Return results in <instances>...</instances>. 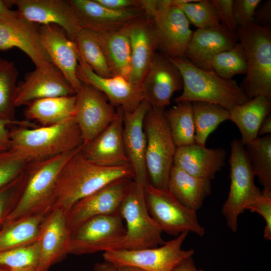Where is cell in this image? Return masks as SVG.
<instances>
[{
  "instance_id": "obj_1",
  "label": "cell",
  "mask_w": 271,
  "mask_h": 271,
  "mask_svg": "<svg viewBox=\"0 0 271 271\" xmlns=\"http://www.w3.org/2000/svg\"><path fill=\"white\" fill-rule=\"evenodd\" d=\"M81 147L65 164L57 180L54 209L61 210L66 215L76 202L108 184L122 178L134 179L130 165L106 167L94 164L84 157Z\"/></svg>"
},
{
  "instance_id": "obj_2",
  "label": "cell",
  "mask_w": 271,
  "mask_h": 271,
  "mask_svg": "<svg viewBox=\"0 0 271 271\" xmlns=\"http://www.w3.org/2000/svg\"><path fill=\"white\" fill-rule=\"evenodd\" d=\"M80 148L52 158L27 163L25 168L27 178L22 195L4 224L28 217H46L54 209L59 173Z\"/></svg>"
},
{
  "instance_id": "obj_3",
  "label": "cell",
  "mask_w": 271,
  "mask_h": 271,
  "mask_svg": "<svg viewBox=\"0 0 271 271\" xmlns=\"http://www.w3.org/2000/svg\"><path fill=\"white\" fill-rule=\"evenodd\" d=\"M16 126L10 130V150L27 163L62 155L83 145L74 116L52 125Z\"/></svg>"
},
{
  "instance_id": "obj_4",
  "label": "cell",
  "mask_w": 271,
  "mask_h": 271,
  "mask_svg": "<svg viewBox=\"0 0 271 271\" xmlns=\"http://www.w3.org/2000/svg\"><path fill=\"white\" fill-rule=\"evenodd\" d=\"M167 58L178 68L183 80V91L175 98L176 102H208L230 111L249 100L235 80L200 68L185 57Z\"/></svg>"
},
{
  "instance_id": "obj_5",
  "label": "cell",
  "mask_w": 271,
  "mask_h": 271,
  "mask_svg": "<svg viewBox=\"0 0 271 271\" xmlns=\"http://www.w3.org/2000/svg\"><path fill=\"white\" fill-rule=\"evenodd\" d=\"M247 70L240 86L249 99L263 96L271 100V28L251 23L238 27Z\"/></svg>"
},
{
  "instance_id": "obj_6",
  "label": "cell",
  "mask_w": 271,
  "mask_h": 271,
  "mask_svg": "<svg viewBox=\"0 0 271 271\" xmlns=\"http://www.w3.org/2000/svg\"><path fill=\"white\" fill-rule=\"evenodd\" d=\"M146 136V166L150 184L168 189L176 147L165 115L164 108L151 106L144 121Z\"/></svg>"
},
{
  "instance_id": "obj_7",
  "label": "cell",
  "mask_w": 271,
  "mask_h": 271,
  "mask_svg": "<svg viewBox=\"0 0 271 271\" xmlns=\"http://www.w3.org/2000/svg\"><path fill=\"white\" fill-rule=\"evenodd\" d=\"M119 212L125 222L126 233L117 250L153 248L165 243L163 231L148 210L144 186L133 180Z\"/></svg>"
},
{
  "instance_id": "obj_8",
  "label": "cell",
  "mask_w": 271,
  "mask_h": 271,
  "mask_svg": "<svg viewBox=\"0 0 271 271\" xmlns=\"http://www.w3.org/2000/svg\"><path fill=\"white\" fill-rule=\"evenodd\" d=\"M230 147V185L222 213L227 226L236 232L239 215L260 196L261 191L255 184V175L244 146L234 139Z\"/></svg>"
},
{
  "instance_id": "obj_9",
  "label": "cell",
  "mask_w": 271,
  "mask_h": 271,
  "mask_svg": "<svg viewBox=\"0 0 271 271\" xmlns=\"http://www.w3.org/2000/svg\"><path fill=\"white\" fill-rule=\"evenodd\" d=\"M119 211L91 217L70 231V254L117 250L126 233Z\"/></svg>"
},
{
  "instance_id": "obj_10",
  "label": "cell",
  "mask_w": 271,
  "mask_h": 271,
  "mask_svg": "<svg viewBox=\"0 0 271 271\" xmlns=\"http://www.w3.org/2000/svg\"><path fill=\"white\" fill-rule=\"evenodd\" d=\"M188 233L183 232L160 247L108 251L103 252V257L116 267L127 266L145 271H173L178 264L195 253L192 249H182Z\"/></svg>"
},
{
  "instance_id": "obj_11",
  "label": "cell",
  "mask_w": 271,
  "mask_h": 271,
  "mask_svg": "<svg viewBox=\"0 0 271 271\" xmlns=\"http://www.w3.org/2000/svg\"><path fill=\"white\" fill-rule=\"evenodd\" d=\"M144 193L149 212L163 232L176 237L185 231L199 236L204 234L196 212L181 204L168 189L156 188L149 183Z\"/></svg>"
},
{
  "instance_id": "obj_12",
  "label": "cell",
  "mask_w": 271,
  "mask_h": 271,
  "mask_svg": "<svg viewBox=\"0 0 271 271\" xmlns=\"http://www.w3.org/2000/svg\"><path fill=\"white\" fill-rule=\"evenodd\" d=\"M74 118L85 145L104 129L115 118L117 110L105 96L93 86L82 83L76 93Z\"/></svg>"
},
{
  "instance_id": "obj_13",
  "label": "cell",
  "mask_w": 271,
  "mask_h": 271,
  "mask_svg": "<svg viewBox=\"0 0 271 271\" xmlns=\"http://www.w3.org/2000/svg\"><path fill=\"white\" fill-rule=\"evenodd\" d=\"M133 182L131 178L117 179L76 202L67 214L70 230L91 217L119 211Z\"/></svg>"
},
{
  "instance_id": "obj_14",
  "label": "cell",
  "mask_w": 271,
  "mask_h": 271,
  "mask_svg": "<svg viewBox=\"0 0 271 271\" xmlns=\"http://www.w3.org/2000/svg\"><path fill=\"white\" fill-rule=\"evenodd\" d=\"M8 5H15L25 20L42 25H55L61 28L74 41L81 28L78 18L70 1L12 0Z\"/></svg>"
},
{
  "instance_id": "obj_15",
  "label": "cell",
  "mask_w": 271,
  "mask_h": 271,
  "mask_svg": "<svg viewBox=\"0 0 271 271\" xmlns=\"http://www.w3.org/2000/svg\"><path fill=\"white\" fill-rule=\"evenodd\" d=\"M178 68L162 54H155L141 84L144 99L152 106L165 108L174 93L183 89Z\"/></svg>"
},
{
  "instance_id": "obj_16",
  "label": "cell",
  "mask_w": 271,
  "mask_h": 271,
  "mask_svg": "<svg viewBox=\"0 0 271 271\" xmlns=\"http://www.w3.org/2000/svg\"><path fill=\"white\" fill-rule=\"evenodd\" d=\"M70 236L66 214L59 209H53L45 217L36 241L38 271H49L70 254Z\"/></svg>"
},
{
  "instance_id": "obj_17",
  "label": "cell",
  "mask_w": 271,
  "mask_h": 271,
  "mask_svg": "<svg viewBox=\"0 0 271 271\" xmlns=\"http://www.w3.org/2000/svg\"><path fill=\"white\" fill-rule=\"evenodd\" d=\"M131 61L128 81L141 87L143 79L159 47L152 18L145 15L127 25Z\"/></svg>"
},
{
  "instance_id": "obj_18",
  "label": "cell",
  "mask_w": 271,
  "mask_h": 271,
  "mask_svg": "<svg viewBox=\"0 0 271 271\" xmlns=\"http://www.w3.org/2000/svg\"><path fill=\"white\" fill-rule=\"evenodd\" d=\"M41 43L52 63L77 93L82 83L77 75L78 52L76 43L65 32L55 25L39 27Z\"/></svg>"
},
{
  "instance_id": "obj_19",
  "label": "cell",
  "mask_w": 271,
  "mask_h": 271,
  "mask_svg": "<svg viewBox=\"0 0 271 271\" xmlns=\"http://www.w3.org/2000/svg\"><path fill=\"white\" fill-rule=\"evenodd\" d=\"M152 18L162 54L170 58L185 57L193 31L181 9L171 6L157 10Z\"/></svg>"
},
{
  "instance_id": "obj_20",
  "label": "cell",
  "mask_w": 271,
  "mask_h": 271,
  "mask_svg": "<svg viewBox=\"0 0 271 271\" xmlns=\"http://www.w3.org/2000/svg\"><path fill=\"white\" fill-rule=\"evenodd\" d=\"M150 106L144 99L134 110L123 112L124 149L134 172V181L144 187L149 183L145 161L146 136L144 121Z\"/></svg>"
},
{
  "instance_id": "obj_21",
  "label": "cell",
  "mask_w": 271,
  "mask_h": 271,
  "mask_svg": "<svg viewBox=\"0 0 271 271\" xmlns=\"http://www.w3.org/2000/svg\"><path fill=\"white\" fill-rule=\"evenodd\" d=\"M117 114L109 125L88 144L81 152L89 161L106 167L130 165L124 149L123 136V111Z\"/></svg>"
},
{
  "instance_id": "obj_22",
  "label": "cell",
  "mask_w": 271,
  "mask_h": 271,
  "mask_svg": "<svg viewBox=\"0 0 271 271\" xmlns=\"http://www.w3.org/2000/svg\"><path fill=\"white\" fill-rule=\"evenodd\" d=\"M77 75L82 83L99 90L114 108H120L123 112L134 110L144 100L141 87L120 76L107 78L97 74L79 56Z\"/></svg>"
},
{
  "instance_id": "obj_23",
  "label": "cell",
  "mask_w": 271,
  "mask_h": 271,
  "mask_svg": "<svg viewBox=\"0 0 271 271\" xmlns=\"http://www.w3.org/2000/svg\"><path fill=\"white\" fill-rule=\"evenodd\" d=\"M13 48L23 51L36 68L54 65L41 43L39 27L22 17L10 23L0 22V50Z\"/></svg>"
},
{
  "instance_id": "obj_24",
  "label": "cell",
  "mask_w": 271,
  "mask_h": 271,
  "mask_svg": "<svg viewBox=\"0 0 271 271\" xmlns=\"http://www.w3.org/2000/svg\"><path fill=\"white\" fill-rule=\"evenodd\" d=\"M76 92L60 71L54 65L36 68L18 85L16 107L33 101L56 96L73 95Z\"/></svg>"
},
{
  "instance_id": "obj_25",
  "label": "cell",
  "mask_w": 271,
  "mask_h": 271,
  "mask_svg": "<svg viewBox=\"0 0 271 271\" xmlns=\"http://www.w3.org/2000/svg\"><path fill=\"white\" fill-rule=\"evenodd\" d=\"M81 28L95 32L123 28L145 15L139 8L116 10L102 6L95 0H70Z\"/></svg>"
},
{
  "instance_id": "obj_26",
  "label": "cell",
  "mask_w": 271,
  "mask_h": 271,
  "mask_svg": "<svg viewBox=\"0 0 271 271\" xmlns=\"http://www.w3.org/2000/svg\"><path fill=\"white\" fill-rule=\"evenodd\" d=\"M239 42L236 33L221 26L193 31L185 57L197 67L212 70L210 63L219 53L227 50Z\"/></svg>"
},
{
  "instance_id": "obj_27",
  "label": "cell",
  "mask_w": 271,
  "mask_h": 271,
  "mask_svg": "<svg viewBox=\"0 0 271 271\" xmlns=\"http://www.w3.org/2000/svg\"><path fill=\"white\" fill-rule=\"evenodd\" d=\"M226 156L223 148L208 149L195 143L177 148L173 165L192 176L211 181L224 167Z\"/></svg>"
},
{
  "instance_id": "obj_28",
  "label": "cell",
  "mask_w": 271,
  "mask_h": 271,
  "mask_svg": "<svg viewBox=\"0 0 271 271\" xmlns=\"http://www.w3.org/2000/svg\"><path fill=\"white\" fill-rule=\"evenodd\" d=\"M168 190L181 204L197 212L211 193V182L192 176L173 165Z\"/></svg>"
},
{
  "instance_id": "obj_29",
  "label": "cell",
  "mask_w": 271,
  "mask_h": 271,
  "mask_svg": "<svg viewBox=\"0 0 271 271\" xmlns=\"http://www.w3.org/2000/svg\"><path fill=\"white\" fill-rule=\"evenodd\" d=\"M270 110L271 100L258 96L229 111V120L238 127L241 134L239 141L243 146L258 137L260 125Z\"/></svg>"
},
{
  "instance_id": "obj_30",
  "label": "cell",
  "mask_w": 271,
  "mask_h": 271,
  "mask_svg": "<svg viewBox=\"0 0 271 271\" xmlns=\"http://www.w3.org/2000/svg\"><path fill=\"white\" fill-rule=\"evenodd\" d=\"M95 33L113 75L127 80L131 51L127 25L117 30Z\"/></svg>"
},
{
  "instance_id": "obj_31",
  "label": "cell",
  "mask_w": 271,
  "mask_h": 271,
  "mask_svg": "<svg viewBox=\"0 0 271 271\" xmlns=\"http://www.w3.org/2000/svg\"><path fill=\"white\" fill-rule=\"evenodd\" d=\"M76 100V94L38 99L28 104L25 116L42 126L58 124L74 116Z\"/></svg>"
},
{
  "instance_id": "obj_32",
  "label": "cell",
  "mask_w": 271,
  "mask_h": 271,
  "mask_svg": "<svg viewBox=\"0 0 271 271\" xmlns=\"http://www.w3.org/2000/svg\"><path fill=\"white\" fill-rule=\"evenodd\" d=\"M45 217H28L4 224L0 230V252L36 242Z\"/></svg>"
},
{
  "instance_id": "obj_33",
  "label": "cell",
  "mask_w": 271,
  "mask_h": 271,
  "mask_svg": "<svg viewBox=\"0 0 271 271\" xmlns=\"http://www.w3.org/2000/svg\"><path fill=\"white\" fill-rule=\"evenodd\" d=\"M195 143L205 146L210 134L222 122L229 120L230 111L218 104L204 101L191 102Z\"/></svg>"
},
{
  "instance_id": "obj_34",
  "label": "cell",
  "mask_w": 271,
  "mask_h": 271,
  "mask_svg": "<svg viewBox=\"0 0 271 271\" xmlns=\"http://www.w3.org/2000/svg\"><path fill=\"white\" fill-rule=\"evenodd\" d=\"M165 115L176 148L195 143L191 102H176L173 107L165 110Z\"/></svg>"
},
{
  "instance_id": "obj_35",
  "label": "cell",
  "mask_w": 271,
  "mask_h": 271,
  "mask_svg": "<svg viewBox=\"0 0 271 271\" xmlns=\"http://www.w3.org/2000/svg\"><path fill=\"white\" fill-rule=\"evenodd\" d=\"M74 42L77 48L79 58L95 73L107 78L114 76L95 32L81 28Z\"/></svg>"
},
{
  "instance_id": "obj_36",
  "label": "cell",
  "mask_w": 271,
  "mask_h": 271,
  "mask_svg": "<svg viewBox=\"0 0 271 271\" xmlns=\"http://www.w3.org/2000/svg\"><path fill=\"white\" fill-rule=\"evenodd\" d=\"M244 147L262 192L271 193V135L258 137Z\"/></svg>"
},
{
  "instance_id": "obj_37",
  "label": "cell",
  "mask_w": 271,
  "mask_h": 271,
  "mask_svg": "<svg viewBox=\"0 0 271 271\" xmlns=\"http://www.w3.org/2000/svg\"><path fill=\"white\" fill-rule=\"evenodd\" d=\"M18 71L12 62L0 57V118L14 121Z\"/></svg>"
},
{
  "instance_id": "obj_38",
  "label": "cell",
  "mask_w": 271,
  "mask_h": 271,
  "mask_svg": "<svg viewBox=\"0 0 271 271\" xmlns=\"http://www.w3.org/2000/svg\"><path fill=\"white\" fill-rule=\"evenodd\" d=\"M210 67L218 75L227 79L238 74H246L247 64L242 44L238 42L231 48L215 55Z\"/></svg>"
},
{
  "instance_id": "obj_39",
  "label": "cell",
  "mask_w": 271,
  "mask_h": 271,
  "mask_svg": "<svg viewBox=\"0 0 271 271\" xmlns=\"http://www.w3.org/2000/svg\"><path fill=\"white\" fill-rule=\"evenodd\" d=\"M184 13L190 23L197 29L220 26V20L212 0H198L178 6Z\"/></svg>"
},
{
  "instance_id": "obj_40",
  "label": "cell",
  "mask_w": 271,
  "mask_h": 271,
  "mask_svg": "<svg viewBox=\"0 0 271 271\" xmlns=\"http://www.w3.org/2000/svg\"><path fill=\"white\" fill-rule=\"evenodd\" d=\"M39 262V252L36 242L0 252V265L13 269H38Z\"/></svg>"
},
{
  "instance_id": "obj_41",
  "label": "cell",
  "mask_w": 271,
  "mask_h": 271,
  "mask_svg": "<svg viewBox=\"0 0 271 271\" xmlns=\"http://www.w3.org/2000/svg\"><path fill=\"white\" fill-rule=\"evenodd\" d=\"M27 178L25 170L14 180L0 188V224L16 206Z\"/></svg>"
},
{
  "instance_id": "obj_42",
  "label": "cell",
  "mask_w": 271,
  "mask_h": 271,
  "mask_svg": "<svg viewBox=\"0 0 271 271\" xmlns=\"http://www.w3.org/2000/svg\"><path fill=\"white\" fill-rule=\"evenodd\" d=\"M27 162L10 150L0 153V188L17 178Z\"/></svg>"
},
{
  "instance_id": "obj_43",
  "label": "cell",
  "mask_w": 271,
  "mask_h": 271,
  "mask_svg": "<svg viewBox=\"0 0 271 271\" xmlns=\"http://www.w3.org/2000/svg\"><path fill=\"white\" fill-rule=\"evenodd\" d=\"M261 215L265 222L263 237L271 240V193L261 191L260 196L246 208Z\"/></svg>"
},
{
  "instance_id": "obj_44",
  "label": "cell",
  "mask_w": 271,
  "mask_h": 271,
  "mask_svg": "<svg viewBox=\"0 0 271 271\" xmlns=\"http://www.w3.org/2000/svg\"><path fill=\"white\" fill-rule=\"evenodd\" d=\"M261 0H233V11L236 22L242 27L253 22Z\"/></svg>"
},
{
  "instance_id": "obj_45",
  "label": "cell",
  "mask_w": 271,
  "mask_h": 271,
  "mask_svg": "<svg viewBox=\"0 0 271 271\" xmlns=\"http://www.w3.org/2000/svg\"><path fill=\"white\" fill-rule=\"evenodd\" d=\"M220 20V26L227 30L236 33L238 26L233 11V0H212Z\"/></svg>"
},
{
  "instance_id": "obj_46",
  "label": "cell",
  "mask_w": 271,
  "mask_h": 271,
  "mask_svg": "<svg viewBox=\"0 0 271 271\" xmlns=\"http://www.w3.org/2000/svg\"><path fill=\"white\" fill-rule=\"evenodd\" d=\"M11 125L30 128L37 127L36 124L28 120L12 121L0 118V153L10 150L11 141L8 127Z\"/></svg>"
},
{
  "instance_id": "obj_47",
  "label": "cell",
  "mask_w": 271,
  "mask_h": 271,
  "mask_svg": "<svg viewBox=\"0 0 271 271\" xmlns=\"http://www.w3.org/2000/svg\"><path fill=\"white\" fill-rule=\"evenodd\" d=\"M253 23L261 27H270V0L266 1L258 8H257L253 18Z\"/></svg>"
},
{
  "instance_id": "obj_48",
  "label": "cell",
  "mask_w": 271,
  "mask_h": 271,
  "mask_svg": "<svg viewBox=\"0 0 271 271\" xmlns=\"http://www.w3.org/2000/svg\"><path fill=\"white\" fill-rule=\"evenodd\" d=\"M97 3L106 8L120 10L131 8H140V1L135 0H95Z\"/></svg>"
},
{
  "instance_id": "obj_49",
  "label": "cell",
  "mask_w": 271,
  "mask_h": 271,
  "mask_svg": "<svg viewBox=\"0 0 271 271\" xmlns=\"http://www.w3.org/2000/svg\"><path fill=\"white\" fill-rule=\"evenodd\" d=\"M21 18L17 11L9 9L6 1L0 0V22L10 23Z\"/></svg>"
},
{
  "instance_id": "obj_50",
  "label": "cell",
  "mask_w": 271,
  "mask_h": 271,
  "mask_svg": "<svg viewBox=\"0 0 271 271\" xmlns=\"http://www.w3.org/2000/svg\"><path fill=\"white\" fill-rule=\"evenodd\" d=\"M173 271H204L197 268L194 263L192 256L189 257L178 264Z\"/></svg>"
},
{
  "instance_id": "obj_51",
  "label": "cell",
  "mask_w": 271,
  "mask_h": 271,
  "mask_svg": "<svg viewBox=\"0 0 271 271\" xmlns=\"http://www.w3.org/2000/svg\"><path fill=\"white\" fill-rule=\"evenodd\" d=\"M271 133V115L268 114L262 122L258 135L264 136Z\"/></svg>"
},
{
  "instance_id": "obj_52",
  "label": "cell",
  "mask_w": 271,
  "mask_h": 271,
  "mask_svg": "<svg viewBox=\"0 0 271 271\" xmlns=\"http://www.w3.org/2000/svg\"><path fill=\"white\" fill-rule=\"evenodd\" d=\"M117 267L112 263L104 260V262L96 263L93 271H116Z\"/></svg>"
},
{
  "instance_id": "obj_53",
  "label": "cell",
  "mask_w": 271,
  "mask_h": 271,
  "mask_svg": "<svg viewBox=\"0 0 271 271\" xmlns=\"http://www.w3.org/2000/svg\"><path fill=\"white\" fill-rule=\"evenodd\" d=\"M0 271H38L37 268H29L24 269H13L9 267L0 265Z\"/></svg>"
},
{
  "instance_id": "obj_54",
  "label": "cell",
  "mask_w": 271,
  "mask_h": 271,
  "mask_svg": "<svg viewBox=\"0 0 271 271\" xmlns=\"http://www.w3.org/2000/svg\"><path fill=\"white\" fill-rule=\"evenodd\" d=\"M116 271H132V270L129 266H121L117 267Z\"/></svg>"
},
{
  "instance_id": "obj_55",
  "label": "cell",
  "mask_w": 271,
  "mask_h": 271,
  "mask_svg": "<svg viewBox=\"0 0 271 271\" xmlns=\"http://www.w3.org/2000/svg\"><path fill=\"white\" fill-rule=\"evenodd\" d=\"M131 267V269L132 270V271H145V270H143L141 269H140V268H136V267Z\"/></svg>"
}]
</instances>
